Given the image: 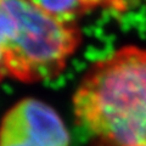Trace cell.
<instances>
[{
    "label": "cell",
    "mask_w": 146,
    "mask_h": 146,
    "mask_svg": "<svg viewBox=\"0 0 146 146\" xmlns=\"http://www.w3.org/2000/svg\"><path fill=\"white\" fill-rule=\"evenodd\" d=\"M135 146H146V145H135Z\"/></svg>",
    "instance_id": "cell-5"
},
{
    "label": "cell",
    "mask_w": 146,
    "mask_h": 146,
    "mask_svg": "<svg viewBox=\"0 0 146 146\" xmlns=\"http://www.w3.org/2000/svg\"><path fill=\"white\" fill-rule=\"evenodd\" d=\"M35 4L45 12L61 21L77 23V20L86 13L96 11L99 7L115 6L117 3L106 1H35Z\"/></svg>",
    "instance_id": "cell-4"
},
{
    "label": "cell",
    "mask_w": 146,
    "mask_h": 146,
    "mask_svg": "<svg viewBox=\"0 0 146 146\" xmlns=\"http://www.w3.org/2000/svg\"><path fill=\"white\" fill-rule=\"evenodd\" d=\"M72 102L77 123L100 146L146 145V49L127 45L96 61Z\"/></svg>",
    "instance_id": "cell-1"
},
{
    "label": "cell",
    "mask_w": 146,
    "mask_h": 146,
    "mask_svg": "<svg viewBox=\"0 0 146 146\" xmlns=\"http://www.w3.org/2000/svg\"><path fill=\"white\" fill-rule=\"evenodd\" d=\"M82 42L78 23L61 21L35 1L0 0V83H38L60 76Z\"/></svg>",
    "instance_id": "cell-2"
},
{
    "label": "cell",
    "mask_w": 146,
    "mask_h": 146,
    "mask_svg": "<svg viewBox=\"0 0 146 146\" xmlns=\"http://www.w3.org/2000/svg\"><path fill=\"white\" fill-rule=\"evenodd\" d=\"M0 146H70V133L51 106L26 98L4 115Z\"/></svg>",
    "instance_id": "cell-3"
}]
</instances>
